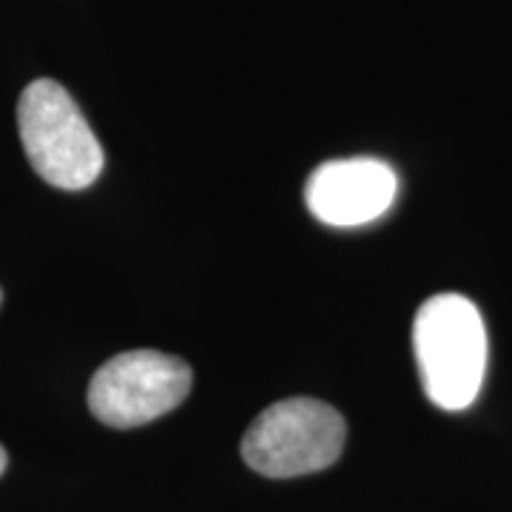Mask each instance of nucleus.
Segmentation results:
<instances>
[{"label": "nucleus", "instance_id": "1", "mask_svg": "<svg viewBox=\"0 0 512 512\" xmlns=\"http://www.w3.org/2000/svg\"><path fill=\"white\" fill-rule=\"evenodd\" d=\"M413 353L424 396L441 410H467L487 370V330L461 293H436L416 313Z\"/></svg>", "mask_w": 512, "mask_h": 512}, {"label": "nucleus", "instance_id": "2", "mask_svg": "<svg viewBox=\"0 0 512 512\" xmlns=\"http://www.w3.org/2000/svg\"><path fill=\"white\" fill-rule=\"evenodd\" d=\"M23 151L46 180L63 191H83L100 177L106 154L74 97L55 80L29 83L18 103Z\"/></svg>", "mask_w": 512, "mask_h": 512}, {"label": "nucleus", "instance_id": "3", "mask_svg": "<svg viewBox=\"0 0 512 512\" xmlns=\"http://www.w3.org/2000/svg\"><path fill=\"white\" fill-rule=\"evenodd\" d=\"M345 447V419L336 407L293 396L265 407L242 436V461L268 478H296L336 464Z\"/></svg>", "mask_w": 512, "mask_h": 512}, {"label": "nucleus", "instance_id": "4", "mask_svg": "<svg viewBox=\"0 0 512 512\" xmlns=\"http://www.w3.org/2000/svg\"><path fill=\"white\" fill-rule=\"evenodd\" d=\"M194 373L180 356L160 350H128L92 376L89 410L114 430L140 427L185 402Z\"/></svg>", "mask_w": 512, "mask_h": 512}, {"label": "nucleus", "instance_id": "5", "mask_svg": "<svg viewBox=\"0 0 512 512\" xmlns=\"http://www.w3.org/2000/svg\"><path fill=\"white\" fill-rule=\"evenodd\" d=\"M399 191L396 171L373 157L322 163L305 185L308 211L333 228H356L390 211Z\"/></svg>", "mask_w": 512, "mask_h": 512}, {"label": "nucleus", "instance_id": "6", "mask_svg": "<svg viewBox=\"0 0 512 512\" xmlns=\"http://www.w3.org/2000/svg\"><path fill=\"white\" fill-rule=\"evenodd\" d=\"M6 464H9V456H6V450H3V444H0V476H3V470H6Z\"/></svg>", "mask_w": 512, "mask_h": 512}, {"label": "nucleus", "instance_id": "7", "mask_svg": "<svg viewBox=\"0 0 512 512\" xmlns=\"http://www.w3.org/2000/svg\"><path fill=\"white\" fill-rule=\"evenodd\" d=\"M0 302H3V293H0Z\"/></svg>", "mask_w": 512, "mask_h": 512}]
</instances>
